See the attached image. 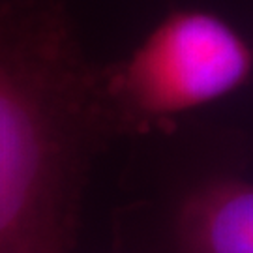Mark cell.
Here are the masks:
<instances>
[{
    "instance_id": "6da1fadb",
    "label": "cell",
    "mask_w": 253,
    "mask_h": 253,
    "mask_svg": "<svg viewBox=\"0 0 253 253\" xmlns=\"http://www.w3.org/2000/svg\"><path fill=\"white\" fill-rule=\"evenodd\" d=\"M127 133L62 0H0V253H66L88 171Z\"/></svg>"
},
{
    "instance_id": "7a4b0ae2",
    "label": "cell",
    "mask_w": 253,
    "mask_h": 253,
    "mask_svg": "<svg viewBox=\"0 0 253 253\" xmlns=\"http://www.w3.org/2000/svg\"><path fill=\"white\" fill-rule=\"evenodd\" d=\"M253 51L227 21L174 9L127 58L107 66V90L127 133L208 105L238 90Z\"/></svg>"
},
{
    "instance_id": "3957f363",
    "label": "cell",
    "mask_w": 253,
    "mask_h": 253,
    "mask_svg": "<svg viewBox=\"0 0 253 253\" xmlns=\"http://www.w3.org/2000/svg\"><path fill=\"white\" fill-rule=\"evenodd\" d=\"M180 253H253V184L212 180L182 201L174 221Z\"/></svg>"
}]
</instances>
